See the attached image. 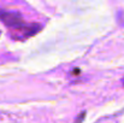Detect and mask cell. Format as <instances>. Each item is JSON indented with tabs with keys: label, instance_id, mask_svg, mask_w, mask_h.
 Returning a JSON list of instances; mask_svg holds the SVG:
<instances>
[{
	"label": "cell",
	"instance_id": "obj_3",
	"mask_svg": "<svg viewBox=\"0 0 124 123\" xmlns=\"http://www.w3.org/2000/svg\"><path fill=\"white\" fill-rule=\"evenodd\" d=\"M123 83H124V79H123Z\"/></svg>",
	"mask_w": 124,
	"mask_h": 123
},
{
	"label": "cell",
	"instance_id": "obj_1",
	"mask_svg": "<svg viewBox=\"0 0 124 123\" xmlns=\"http://www.w3.org/2000/svg\"><path fill=\"white\" fill-rule=\"evenodd\" d=\"M0 21L12 30H16L22 34L24 38L33 36L34 34L41 30L40 24L35 23H25L22 18V15L17 11H6L0 10Z\"/></svg>",
	"mask_w": 124,
	"mask_h": 123
},
{
	"label": "cell",
	"instance_id": "obj_2",
	"mask_svg": "<svg viewBox=\"0 0 124 123\" xmlns=\"http://www.w3.org/2000/svg\"><path fill=\"white\" fill-rule=\"evenodd\" d=\"M84 116H85V112H81L80 116H78V118H77V121H76L75 123H81L82 122V120L84 118Z\"/></svg>",
	"mask_w": 124,
	"mask_h": 123
}]
</instances>
